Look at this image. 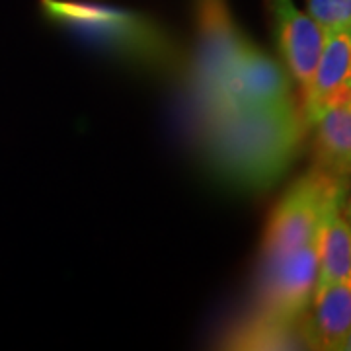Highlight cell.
Listing matches in <instances>:
<instances>
[{"mask_svg":"<svg viewBox=\"0 0 351 351\" xmlns=\"http://www.w3.org/2000/svg\"><path fill=\"white\" fill-rule=\"evenodd\" d=\"M41 8L53 24L129 63L174 64V43L145 14L90 0H41Z\"/></svg>","mask_w":351,"mask_h":351,"instance_id":"obj_2","label":"cell"},{"mask_svg":"<svg viewBox=\"0 0 351 351\" xmlns=\"http://www.w3.org/2000/svg\"><path fill=\"white\" fill-rule=\"evenodd\" d=\"M314 129V164L330 174L351 176V98L318 115Z\"/></svg>","mask_w":351,"mask_h":351,"instance_id":"obj_9","label":"cell"},{"mask_svg":"<svg viewBox=\"0 0 351 351\" xmlns=\"http://www.w3.org/2000/svg\"><path fill=\"white\" fill-rule=\"evenodd\" d=\"M334 283H351V225L343 209L334 211L320 228L314 293Z\"/></svg>","mask_w":351,"mask_h":351,"instance_id":"obj_10","label":"cell"},{"mask_svg":"<svg viewBox=\"0 0 351 351\" xmlns=\"http://www.w3.org/2000/svg\"><path fill=\"white\" fill-rule=\"evenodd\" d=\"M339 351H351V328H350V332L346 334L343 341H341V350Z\"/></svg>","mask_w":351,"mask_h":351,"instance_id":"obj_13","label":"cell"},{"mask_svg":"<svg viewBox=\"0 0 351 351\" xmlns=\"http://www.w3.org/2000/svg\"><path fill=\"white\" fill-rule=\"evenodd\" d=\"M351 98V32L326 34L324 47L314 69L311 86L302 96V117L306 127L318 115Z\"/></svg>","mask_w":351,"mask_h":351,"instance_id":"obj_7","label":"cell"},{"mask_svg":"<svg viewBox=\"0 0 351 351\" xmlns=\"http://www.w3.org/2000/svg\"><path fill=\"white\" fill-rule=\"evenodd\" d=\"M299 324L306 350H341L351 328V283H334L314 293Z\"/></svg>","mask_w":351,"mask_h":351,"instance_id":"obj_8","label":"cell"},{"mask_svg":"<svg viewBox=\"0 0 351 351\" xmlns=\"http://www.w3.org/2000/svg\"><path fill=\"white\" fill-rule=\"evenodd\" d=\"M304 129L302 112L289 106L237 115L199 145L225 180L239 188L267 189L295 160Z\"/></svg>","mask_w":351,"mask_h":351,"instance_id":"obj_1","label":"cell"},{"mask_svg":"<svg viewBox=\"0 0 351 351\" xmlns=\"http://www.w3.org/2000/svg\"><path fill=\"white\" fill-rule=\"evenodd\" d=\"M306 10L324 34L351 32V0H308Z\"/></svg>","mask_w":351,"mask_h":351,"instance_id":"obj_12","label":"cell"},{"mask_svg":"<svg viewBox=\"0 0 351 351\" xmlns=\"http://www.w3.org/2000/svg\"><path fill=\"white\" fill-rule=\"evenodd\" d=\"M343 211H346V219L350 221L351 225V197L350 199H346V203H343Z\"/></svg>","mask_w":351,"mask_h":351,"instance_id":"obj_14","label":"cell"},{"mask_svg":"<svg viewBox=\"0 0 351 351\" xmlns=\"http://www.w3.org/2000/svg\"><path fill=\"white\" fill-rule=\"evenodd\" d=\"M230 348L239 350H306L301 324L256 314L230 338Z\"/></svg>","mask_w":351,"mask_h":351,"instance_id":"obj_11","label":"cell"},{"mask_svg":"<svg viewBox=\"0 0 351 351\" xmlns=\"http://www.w3.org/2000/svg\"><path fill=\"white\" fill-rule=\"evenodd\" d=\"M318 276V240L260 262L258 314L297 322L311 306Z\"/></svg>","mask_w":351,"mask_h":351,"instance_id":"obj_5","label":"cell"},{"mask_svg":"<svg viewBox=\"0 0 351 351\" xmlns=\"http://www.w3.org/2000/svg\"><path fill=\"white\" fill-rule=\"evenodd\" d=\"M267 8L283 64L304 96L311 86L326 34L308 14L301 12L293 0H267Z\"/></svg>","mask_w":351,"mask_h":351,"instance_id":"obj_6","label":"cell"},{"mask_svg":"<svg viewBox=\"0 0 351 351\" xmlns=\"http://www.w3.org/2000/svg\"><path fill=\"white\" fill-rule=\"evenodd\" d=\"M350 178L314 166L301 176L277 203L262 242V260H271L318 240L320 228L334 211L343 209Z\"/></svg>","mask_w":351,"mask_h":351,"instance_id":"obj_3","label":"cell"},{"mask_svg":"<svg viewBox=\"0 0 351 351\" xmlns=\"http://www.w3.org/2000/svg\"><path fill=\"white\" fill-rule=\"evenodd\" d=\"M197 51L189 75V98L199 135L215 117L225 78L248 38L234 24L226 0H195Z\"/></svg>","mask_w":351,"mask_h":351,"instance_id":"obj_4","label":"cell"}]
</instances>
